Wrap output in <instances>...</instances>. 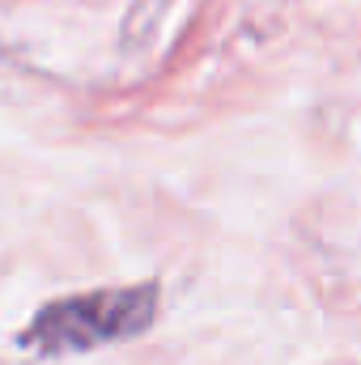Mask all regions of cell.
<instances>
[{
    "label": "cell",
    "mask_w": 361,
    "mask_h": 365,
    "mask_svg": "<svg viewBox=\"0 0 361 365\" xmlns=\"http://www.w3.org/2000/svg\"><path fill=\"white\" fill-rule=\"evenodd\" d=\"M158 314V289L153 284H132V289H93L81 297L51 302L34 327L30 340L47 353H77L128 340L145 331Z\"/></svg>",
    "instance_id": "cell-1"
}]
</instances>
